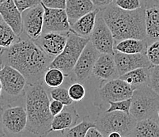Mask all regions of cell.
I'll return each mask as SVG.
<instances>
[{
  "instance_id": "cell-1",
  "label": "cell",
  "mask_w": 159,
  "mask_h": 137,
  "mask_svg": "<svg viewBox=\"0 0 159 137\" xmlns=\"http://www.w3.org/2000/svg\"><path fill=\"white\" fill-rule=\"evenodd\" d=\"M1 64L17 69L26 79L27 84L44 82V75L54 58L43 51L24 33L11 47L0 51Z\"/></svg>"
},
{
  "instance_id": "cell-2",
  "label": "cell",
  "mask_w": 159,
  "mask_h": 137,
  "mask_svg": "<svg viewBox=\"0 0 159 137\" xmlns=\"http://www.w3.org/2000/svg\"><path fill=\"white\" fill-rule=\"evenodd\" d=\"M100 13L110 29L115 42L128 38L146 40L144 6L134 11H126L112 2L100 10Z\"/></svg>"
},
{
  "instance_id": "cell-3",
  "label": "cell",
  "mask_w": 159,
  "mask_h": 137,
  "mask_svg": "<svg viewBox=\"0 0 159 137\" xmlns=\"http://www.w3.org/2000/svg\"><path fill=\"white\" fill-rule=\"evenodd\" d=\"M50 98L43 83L26 84L25 106L27 113L26 130L30 135H48L51 132L53 116L49 109Z\"/></svg>"
},
{
  "instance_id": "cell-4",
  "label": "cell",
  "mask_w": 159,
  "mask_h": 137,
  "mask_svg": "<svg viewBox=\"0 0 159 137\" xmlns=\"http://www.w3.org/2000/svg\"><path fill=\"white\" fill-rule=\"evenodd\" d=\"M0 80L2 83L1 108L25 99L26 79L21 72L9 65L0 67Z\"/></svg>"
},
{
  "instance_id": "cell-5",
  "label": "cell",
  "mask_w": 159,
  "mask_h": 137,
  "mask_svg": "<svg viewBox=\"0 0 159 137\" xmlns=\"http://www.w3.org/2000/svg\"><path fill=\"white\" fill-rule=\"evenodd\" d=\"M131 99L130 114L136 121L157 117L159 94L150 86H144L135 89Z\"/></svg>"
},
{
  "instance_id": "cell-6",
  "label": "cell",
  "mask_w": 159,
  "mask_h": 137,
  "mask_svg": "<svg viewBox=\"0 0 159 137\" xmlns=\"http://www.w3.org/2000/svg\"><path fill=\"white\" fill-rule=\"evenodd\" d=\"M89 41V39L80 37L70 30L67 33L66 44L63 52L53 59L49 67L60 69L64 75H68Z\"/></svg>"
},
{
  "instance_id": "cell-7",
  "label": "cell",
  "mask_w": 159,
  "mask_h": 137,
  "mask_svg": "<svg viewBox=\"0 0 159 137\" xmlns=\"http://www.w3.org/2000/svg\"><path fill=\"white\" fill-rule=\"evenodd\" d=\"M136 121L130 113L112 111L98 115L95 125L104 136H108L112 132H118L122 136H128Z\"/></svg>"
},
{
  "instance_id": "cell-8",
  "label": "cell",
  "mask_w": 159,
  "mask_h": 137,
  "mask_svg": "<svg viewBox=\"0 0 159 137\" xmlns=\"http://www.w3.org/2000/svg\"><path fill=\"white\" fill-rule=\"evenodd\" d=\"M1 120L6 136H18L25 132L27 113L25 99L2 107Z\"/></svg>"
},
{
  "instance_id": "cell-9",
  "label": "cell",
  "mask_w": 159,
  "mask_h": 137,
  "mask_svg": "<svg viewBox=\"0 0 159 137\" xmlns=\"http://www.w3.org/2000/svg\"><path fill=\"white\" fill-rule=\"evenodd\" d=\"M133 91L134 88L120 78L111 79L97 90L95 104L100 106L108 102L131 98Z\"/></svg>"
},
{
  "instance_id": "cell-10",
  "label": "cell",
  "mask_w": 159,
  "mask_h": 137,
  "mask_svg": "<svg viewBox=\"0 0 159 137\" xmlns=\"http://www.w3.org/2000/svg\"><path fill=\"white\" fill-rule=\"evenodd\" d=\"M89 41L100 53L114 54L115 41L110 29L108 28L100 11L97 15L94 28L89 37Z\"/></svg>"
},
{
  "instance_id": "cell-11",
  "label": "cell",
  "mask_w": 159,
  "mask_h": 137,
  "mask_svg": "<svg viewBox=\"0 0 159 137\" xmlns=\"http://www.w3.org/2000/svg\"><path fill=\"white\" fill-rule=\"evenodd\" d=\"M44 11V7L40 3L21 12L23 33L33 41L42 34Z\"/></svg>"
},
{
  "instance_id": "cell-12",
  "label": "cell",
  "mask_w": 159,
  "mask_h": 137,
  "mask_svg": "<svg viewBox=\"0 0 159 137\" xmlns=\"http://www.w3.org/2000/svg\"><path fill=\"white\" fill-rule=\"evenodd\" d=\"M99 55V52L89 41L81 53L72 71L78 82L85 83L90 77Z\"/></svg>"
},
{
  "instance_id": "cell-13",
  "label": "cell",
  "mask_w": 159,
  "mask_h": 137,
  "mask_svg": "<svg viewBox=\"0 0 159 137\" xmlns=\"http://www.w3.org/2000/svg\"><path fill=\"white\" fill-rule=\"evenodd\" d=\"M42 6L44 10L42 33H66L70 31V25L64 9L48 8L43 4Z\"/></svg>"
},
{
  "instance_id": "cell-14",
  "label": "cell",
  "mask_w": 159,
  "mask_h": 137,
  "mask_svg": "<svg viewBox=\"0 0 159 137\" xmlns=\"http://www.w3.org/2000/svg\"><path fill=\"white\" fill-rule=\"evenodd\" d=\"M113 56L119 76L134 69L152 67L146 53L127 54L114 50Z\"/></svg>"
},
{
  "instance_id": "cell-15",
  "label": "cell",
  "mask_w": 159,
  "mask_h": 137,
  "mask_svg": "<svg viewBox=\"0 0 159 137\" xmlns=\"http://www.w3.org/2000/svg\"><path fill=\"white\" fill-rule=\"evenodd\" d=\"M67 33L47 32L42 33L35 41L39 47L49 56L55 58L63 52L66 44Z\"/></svg>"
},
{
  "instance_id": "cell-16",
  "label": "cell",
  "mask_w": 159,
  "mask_h": 137,
  "mask_svg": "<svg viewBox=\"0 0 159 137\" xmlns=\"http://www.w3.org/2000/svg\"><path fill=\"white\" fill-rule=\"evenodd\" d=\"M92 74L103 81H108L119 78L113 55L100 53L93 66Z\"/></svg>"
},
{
  "instance_id": "cell-17",
  "label": "cell",
  "mask_w": 159,
  "mask_h": 137,
  "mask_svg": "<svg viewBox=\"0 0 159 137\" xmlns=\"http://www.w3.org/2000/svg\"><path fill=\"white\" fill-rule=\"evenodd\" d=\"M0 14L2 20L18 36L23 32L21 12L16 7L13 0H7L0 4Z\"/></svg>"
},
{
  "instance_id": "cell-18",
  "label": "cell",
  "mask_w": 159,
  "mask_h": 137,
  "mask_svg": "<svg viewBox=\"0 0 159 137\" xmlns=\"http://www.w3.org/2000/svg\"><path fill=\"white\" fill-rule=\"evenodd\" d=\"M79 115L75 107L66 106L64 109L57 115L53 116L51 124L52 132H62L66 130L77 124Z\"/></svg>"
},
{
  "instance_id": "cell-19",
  "label": "cell",
  "mask_w": 159,
  "mask_h": 137,
  "mask_svg": "<svg viewBox=\"0 0 159 137\" xmlns=\"http://www.w3.org/2000/svg\"><path fill=\"white\" fill-rule=\"evenodd\" d=\"M96 8L91 0H66L65 11L71 25L81 17Z\"/></svg>"
},
{
  "instance_id": "cell-20",
  "label": "cell",
  "mask_w": 159,
  "mask_h": 137,
  "mask_svg": "<svg viewBox=\"0 0 159 137\" xmlns=\"http://www.w3.org/2000/svg\"><path fill=\"white\" fill-rule=\"evenodd\" d=\"M146 41L147 44L159 40V7L145 8Z\"/></svg>"
},
{
  "instance_id": "cell-21",
  "label": "cell",
  "mask_w": 159,
  "mask_h": 137,
  "mask_svg": "<svg viewBox=\"0 0 159 137\" xmlns=\"http://www.w3.org/2000/svg\"><path fill=\"white\" fill-rule=\"evenodd\" d=\"M128 136L159 137V121L157 117L137 121Z\"/></svg>"
},
{
  "instance_id": "cell-22",
  "label": "cell",
  "mask_w": 159,
  "mask_h": 137,
  "mask_svg": "<svg viewBox=\"0 0 159 137\" xmlns=\"http://www.w3.org/2000/svg\"><path fill=\"white\" fill-rule=\"evenodd\" d=\"M100 9L96 8L81 17L70 25V30L80 37L89 39L92 31L94 28L97 15Z\"/></svg>"
},
{
  "instance_id": "cell-23",
  "label": "cell",
  "mask_w": 159,
  "mask_h": 137,
  "mask_svg": "<svg viewBox=\"0 0 159 137\" xmlns=\"http://www.w3.org/2000/svg\"><path fill=\"white\" fill-rule=\"evenodd\" d=\"M150 67H139L134 69L119 76V78L134 88V90L142 86H149Z\"/></svg>"
},
{
  "instance_id": "cell-24",
  "label": "cell",
  "mask_w": 159,
  "mask_h": 137,
  "mask_svg": "<svg viewBox=\"0 0 159 137\" xmlns=\"http://www.w3.org/2000/svg\"><path fill=\"white\" fill-rule=\"evenodd\" d=\"M147 48V43L146 40L135 38L124 39L114 44V50L127 54L146 53Z\"/></svg>"
},
{
  "instance_id": "cell-25",
  "label": "cell",
  "mask_w": 159,
  "mask_h": 137,
  "mask_svg": "<svg viewBox=\"0 0 159 137\" xmlns=\"http://www.w3.org/2000/svg\"><path fill=\"white\" fill-rule=\"evenodd\" d=\"M19 38L14 30L2 20L0 21V51L11 47Z\"/></svg>"
},
{
  "instance_id": "cell-26",
  "label": "cell",
  "mask_w": 159,
  "mask_h": 137,
  "mask_svg": "<svg viewBox=\"0 0 159 137\" xmlns=\"http://www.w3.org/2000/svg\"><path fill=\"white\" fill-rule=\"evenodd\" d=\"M64 73L56 67H49L44 75V82L49 88L59 87L64 81Z\"/></svg>"
},
{
  "instance_id": "cell-27",
  "label": "cell",
  "mask_w": 159,
  "mask_h": 137,
  "mask_svg": "<svg viewBox=\"0 0 159 137\" xmlns=\"http://www.w3.org/2000/svg\"><path fill=\"white\" fill-rule=\"evenodd\" d=\"M96 126L95 123L88 121H82L79 124H76L75 126L62 131V135L66 137H86L87 130L90 127Z\"/></svg>"
},
{
  "instance_id": "cell-28",
  "label": "cell",
  "mask_w": 159,
  "mask_h": 137,
  "mask_svg": "<svg viewBox=\"0 0 159 137\" xmlns=\"http://www.w3.org/2000/svg\"><path fill=\"white\" fill-rule=\"evenodd\" d=\"M50 96H51L52 99L54 100H57L59 102H62V103L66 106H70L73 103V100L70 98V95H69L68 90H66L65 88L62 87H56L52 88L50 91Z\"/></svg>"
},
{
  "instance_id": "cell-29",
  "label": "cell",
  "mask_w": 159,
  "mask_h": 137,
  "mask_svg": "<svg viewBox=\"0 0 159 137\" xmlns=\"http://www.w3.org/2000/svg\"><path fill=\"white\" fill-rule=\"evenodd\" d=\"M146 55L152 66L159 65V40L147 44Z\"/></svg>"
},
{
  "instance_id": "cell-30",
  "label": "cell",
  "mask_w": 159,
  "mask_h": 137,
  "mask_svg": "<svg viewBox=\"0 0 159 137\" xmlns=\"http://www.w3.org/2000/svg\"><path fill=\"white\" fill-rule=\"evenodd\" d=\"M68 93L73 102H80L85 98L86 89L82 83H73L69 87Z\"/></svg>"
},
{
  "instance_id": "cell-31",
  "label": "cell",
  "mask_w": 159,
  "mask_h": 137,
  "mask_svg": "<svg viewBox=\"0 0 159 137\" xmlns=\"http://www.w3.org/2000/svg\"><path fill=\"white\" fill-rule=\"evenodd\" d=\"M131 99H125V100L116 101V102H108L109 107L105 112H112V111H120V112L130 113Z\"/></svg>"
},
{
  "instance_id": "cell-32",
  "label": "cell",
  "mask_w": 159,
  "mask_h": 137,
  "mask_svg": "<svg viewBox=\"0 0 159 137\" xmlns=\"http://www.w3.org/2000/svg\"><path fill=\"white\" fill-rule=\"evenodd\" d=\"M113 3L121 9L126 11H134L143 6L141 0H114Z\"/></svg>"
},
{
  "instance_id": "cell-33",
  "label": "cell",
  "mask_w": 159,
  "mask_h": 137,
  "mask_svg": "<svg viewBox=\"0 0 159 137\" xmlns=\"http://www.w3.org/2000/svg\"><path fill=\"white\" fill-rule=\"evenodd\" d=\"M149 86L159 94V65H154L150 68Z\"/></svg>"
},
{
  "instance_id": "cell-34",
  "label": "cell",
  "mask_w": 159,
  "mask_h": 137,
  "mask_svg": "<svg viewBox=\"0 0 159 137\" xmlns=\"http://www.w3.org/2000/svg\"><path fill=\"white\" fill-rule=\"evenodd\" d=\"M13 1L21 12L24 11L25 10L35 7L41 2V0H13Z\"/></svg>"
},
{
  "instance_id": "cell-35",
  "label": "cell",
  "mask_w": 159,
  "mask_h": 137,
  "mask_svg": "<svg viewBox=\"0 0 159 137\" xmlns=\"http://www.w3.org/2000/svg\"><path fill=\"white\" fill-rule=\"evenodd\" d=\"M41 4L48 8L64 9L66 7V0H41Z\"/></svg>"
},
{
  "instance_id": "cell-36",
  "label": "cell",
  "mask_w": 159,
  "mask_h": 137,
  "mask_svg": "<svg viewBox=\"0 0 159 137\" xmlns=\"http://www.w3.org/2000/svg\"><path fill=\"white\" fill-rule=\"evenodd\" d=\"M64 107L65 106L62 102L57 100H54V99H52V101L50 102V104H49V109L53 116L60 113L64 109Z\"/></svg>"
},
{
  "instance_id": "cell-37",
  "label": "cell",
  "mask_w": 159,
  "mask_h": 137,
  "mask_svg": "<svg viewBox=\"0 0 159 137\" xmlns=\"http://www.w3.org/2000/svg\"><path fill=\"white\" fill-rule=\"evenodd\" d=\"M95 7L100 10H102L109 6L114 2V0H91Z\"/></svg>"
},
{
  "instance_id": "cell-38",
  "label": "cell",
  "mask_w": 159,
  "mask_h": 137,
  "mask_svg": "<svg viewBox=\"0 0 159 137\" xmlns=\"http://www.w3.org/2000/svg\"><path fill=\"white\" fill-rule=\"evenodd\" d=\"M103 134L100 132V130L96 126L90 127L87 130L86 137H103Z\"/></svg>"
},
{
  "instance_id": "cell-39",
  "label": "cell",
  "mask_w": 159,
  "mask_h": 137,
  "mask_svg": "<svg viewBox=\"0 0 159 137\" xmlns=\"http://www.w3.org/2000/svg\"><path fill=\"white\" fill-rule=\"evenodd\" d=\"M143 2L145 8L150 7H159V0H143Z\"/></svg>"
},
{
  "instance_id": "cell-40",
  "label": "cell",
  "mask_w": 159,
  "mask_h": 137,
  "mask_svg": "<svg viewBox=\"0 0 159 137\" xmlns=\"http://www.w3.org/2000/svg\"><path fill=\"white\" fill-rule=\"evenodd\" d=\"M1 116H2V108H1V106H0V136H6L5 134H4V132H3V131H2Z\"/></svg>"
},
{
  "instance_id": "cell-41",
  "label": "cell",
  "mask_w": 159,
  "mask_h": 137,
  "mask_svg": "<svg viewBox=\"0 0 159 137\" xmlns=\"http://www.w3.org/2000/svg\"><path fill=\"white\" fill-rule=\"evenodd\" d=\"M121 134L118 132H112L108 135V137H121Z\"/></svg>"
},
{
  "instance_id": "cell-42",
  "label": "cell",
  "mask_w": 159,
  "mask_h": 137,
  "mask_svg": "<svg viewBox=\"0 0 159 137\" xmlns=\"http://www.w3.org/2000/svg\"><path fill=\"white\" fill-rule=\"evenodd\" d=\"M2 83H1V80H0V98H1V97H2Z\"/></svg>"
},
{
  "instance_id": "cell-43",
  "label": "cell",
  "mask_w": 159,
  "mask_h": 137,
  "mask_svg": "<svg viewBox=\"0 0 159 137\" xmlns=\"http://www.w3.org/2000/svg\"><path fill=\"white\" fill-rule=\"evenodd\" d=\"M5 1H7V0H0V4H2V2H4Z\"/></svg>"
},
{
  "instance_id": "cell-44",
  "label": "cell",
  "mask_w": 159,
  "mask_h": 137,
  "mask_svg": "<svg viewBox=\"0 0 159 137\" xmlns=\"http://www.w3.org/2000/svg\"><path fill=\"white\" fill-rule=\"evenodd\" d=\"M157 119H158V121H159V109H158V110H157Z\"/></svg>"
},
{
  "instance_id": "cell-45",
  "label": "cell",
  "mask_w": 159,
  "mask_h": 137,
  "mask_svg": "<svg viewBox=\"0 0 159 137\" xmlns=\"http://www.w3.org/2000/svg\"><path fill=\"white\" fill-rule=\"evenodd\" d=\"M2 16H1V14H0V21H2Z\"/></svg>"
},
{
  "instance_id": "cell-46",
  "label": "cell",
  "mask_w": 159,
  "mask_h": 137,
  "mask_svg": "<svg viewBox=\"0 0 159 137\" xmlns=\"http://www.w3.org/2000/svg\"><path fill=\"white\" fill-rule=\"evenodd\" d=\"M2 67V64H1V59H0V67Z\"/></svg>"
}]
</instances>
